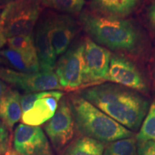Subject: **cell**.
<instances>
[{
	"label": "cell",
	"instance_id": "28",
	"mask_svg": "<svg viewBox=\"0 0 155 155\" xmlns=\"http://www.w3.org/2000/svg\"><path fill=\"white\" fill-rule=\"evenodd\" d=\"M154 78H155V68H154Z\"/></svg>",
	"mask_w": 155,
	"mask_h": 155
},
{
	"label": "cell",
	"instance_id": "18",
	"mask_svg": "<svg viewBox=\"0 0 155 155\" xmlns=\"http://www.w3.org/2000/svg\"><path fill=\"white\" fill-rule=\"evenodd\" d=\"M7 42L12 49L17 50L31 62L39 65L35 45L31 35L13 37L9 38Z\"/></svg>",
	"mask_w": 155,
	"mask_h": 155
},
{
	"label": "cell",
	"instance_id": "27",
	"mask_svg": "<svg viewBox=\"0 0 155 155\" xmlns=\"http://www.w3.org/2000/svg\"><path fill=\"white\" fill-rule=\"evenodd\" d=\"M5 155H17V154L15 152H13V151L10 150L8 153H7V154H5Z\"/></svg>",
	"mask_w": 155,
	"mask_h": 155
},
{
	"label": "cell",
	"instance_id": "4",
	"mask_svg": "<svg viewBox=\"0 0 155 155\" xmlns=\"http://www.w3.org/2000/svg\"><path fill=\"white\" fill-rule=\"evenodd\" d=\"M40 15L37 0H15L0 15V32L6 38L30 35Z\"/></svg>",
	"mask_w": 155,
	"mask_h": 155
},
{
	"label": "cell",
	"instance_id": "1",
	"mask_svg": "<svg viewBox=\"0 0 155 155\" xmlns=\"http://www.w3.org/2000/svg\"><path fill=\"white\" fill-rule=\"evenodd\" d=\"M81 97L129 130L139 129L149 108L144 97L120 85H98L83 91Z\"/></svg>",
	"mask_w": 155,
	"mask_h": 155
},
{
	"label": "cell",
	"instance_id": "7",
	"mask_svg": "<svg viewBox=\"0 0 155 155\" xmlns=\"http://www.w3.org/2000/svg\"><path fill=\"white\" fill-rule=\"evenodd\" d=\"M13 144L17 155H53L48 138L39 127L17 126Z\"/></svg>",
	"mask_w": 155,
	"mask_h": 155
},
{
	"label": "cell",
	"instance_id": "21",
	"mask_svg": "<svg viewBox=\"0 0 155 155\" xmlns=\"http://www.w3.org/2000/svg\"><path fill=\"white\" fill-rule=\"evenodd\" d=\"M44 5L68 13H77L81 11L85 0H40Z\"/></svg>",
	"mask_w": 155,
	"mask_h": 155
},
{
	"label": "cell",
	"instance_id": "19",
	"mask_svg": "<svg viewBox=\"0 0 155 155\" xmlns=\"http://www.w3.org/2000/svg\"><path fill=\"white\" fill-rule=\"evenodd\" d=\"M137 141L134 138H127L113 141L108 145L104 155H137Z\"/></svg>",
	"mask_w": 155,
	"mask_h": 155
},
{
	"label": "cell",
	"instance_id": "8",
	"mask_svg": "<svg viewBox=\"0 0 155 155\" xmlns=\"http://www.w3.org/2000/svg\"><path fill=\"white\" fill-rule=\"evenodd\" d=\"M45 130L57 150H61L73 139L74 119L71 105L66 99L61 101L57 111L45 127Z\"/></svg>",
	"mask_w": 155,
	"mask_h": 155
},
{
	"label": "cell",
	"instance_id": "14",
	"mask_svg": "<svg viewBox=\"0 0 155 155\" xmlns=\"http://www.w3.org/2000/svg\"><path fill=\"white\" fill-rule=\"evenodd\" d=\"M21 96L17 91L9 90L0 98V119L7 127H13L22 119Z\"/></svg>",
	"mask_w": 155,
	"mask_h": 155
},
{
	"label": "cell",
	"instance_id": "17",
	"mask_svg": "<svg viewBox=\"0 0 155 155\" xmlns=\"http://www.w3.org/2000/svg\"><path fill=\"white\" fill-rule=\"evenodd\" d=\"M104 151L102 142L86 137L77 139L70 145L65 155H104Z\"/></svg>",
	"mask_w": 155,
	"mask_h": 155
},
{
	"label": "cell",
	"instance_id": "24",
	"mask_svg": "<svg viewBox=\"0 0 155 155\" xmlns=\"http://www.w3.org/2000/svg\"><path fill=\"white\" fill-rule=\"evenodd\" d=\"M147 17L151 25L155 29V2H152L147 9Z\"/></svg>",
	"mask_w": 155,
	"mask_h": 155
},
{
	"label": "cell",
	"instance_id": "10",
	"mask_svg": "<svg viewBox=\"0 0 155 155\" xmlns=\"http://www.w3.org/2000/svg\"><path fill=\"white\" fill-rule=\"evenodd\" d=\"M106 81L138 91H148L144 78L134 64L122 56L111 57Z\"/></svg>",
	"mask_w": 155,
	"mask_h": 155
},
{
	"label": "cell",
	"instance_id": "20",
	"mask_svg": "<svg viewBox=\"0 0 155 155\" xmlns=\"http://www.w3.org/2000/svg\"><path fill=\"white\" fill-rule=\"evenodd\" d=\"M137 139L140 143L155 141V101L150 106L146 119L137 135Z\"/></svg>",
	"mask_w": 155,
	"mask_h": 155
},
{
	"label": "cell",
	"instance_id": "6",
	"mask_svg": "<svg viewBox=\"0 0 155 155\" xmlns=\"http://www.w3.org/2000/svg\"><path fill=\"white\" fill-rule=\"evenodd\" d=\"M84 44L66 52L57 63L56 75L63 88L75 89L85 83Z\"/></svg>",
	"mask_w": 155,
	"mask_h": 155
},
{
	"label": "cell",
	"instance_id": "13",
	"mask_svg": "<svg viewBox=\"0 0 155 155\" xmlns=\"http://www.w3.org/2000/svg\"><path fill=\"white\" fill-rule=\"evenodd\" d=\"M35 45L40 70L42 72L53 71L57 55L50 40L48 21L42 22L37 30Z\"/></svg>",
	"mask_w": 155,
	"mask_h": 155
},
{
	"label": "cell",
	"instance_id": "5",
	"mask_svg": "<svg viewBox=\"0 0 155 155\" xmlns=\"http://www.w3.org/2000/svg\"><path fill=\"white\" fill-rule=\"evenodd\" d=\"M0 79L29 93L49 91L63 88L57 75L53 71L24 73L0 68Z\"/></svg>",
	"mask_w": 155,
	"mask_h": 155
},
{
	"label": "cell",
	"instance_id": "25",
	"mask_svg": "<svg viewBox=\"0 0 155 155\" xmlns=\"http://www.w3.org/2000/svg\"><path fill=\"white\" fill-rule=\"evenodd\" d=\"M7 87L5 85V83L0 79V98L7 91Z\"/></svg>",
	"mask_w": 155,
	"mask_h": 155
},
{
	"label": "cell",
	"instance_id": "12",
	"mask_svg": "<svg viewBox=\"0 0 155 155\" xmlns=\"http://www.w3.org/2000/svg\"><path fill=\"white\" fill-rule=\"evenodd\" d=\"M49 35L56 55L65 53L77 32L74 20L68 16H57L48 21Z\"/></svg>",
	"mask_w": 155,
	"mask_h": 155
},
{
	"label": "cell",
	"instance_id": "3",
	"mask_svg": "<svg viewBox=\"0 0 155 155\" xmlns=\"http://www.w3.org/2000/svg\"><path fill=\"white\" fill-rule=\"evenodd\" d=\"M71 108L78 130L101 142L131 138L133 133L82 97L71 98Z\"/></svg>",
	"mask_w": 155,
	"mask_h": 155
},
{
	"label": "cell",
	"instance_id": "23",
	"mask_svg": "<svg viewBox=\"0 0 155 155\" xmlns=\"http://www.w3.org/2000/svg\"><path fill=\"white\" fill-rule=\"evenodd\" d=\"M137 155H155V141H148L141 143Z\"/></svg>",
	"mask_w": 155,
	"mask_h": 155
},
{
	"label": "cell",
	"instance_id": "9",
	"mask_svg": "<svg viewBox=\"0 0 155 155\" xmlns=\"http://www.w3.org/2000/svg\"><path fill=\"white\" fill-rule=\"evenodd\" d=\"M85 83L107 80L111 53L91 39L84 42Z\"/></svg>",
	"mask_w": 155,
	"mask_h": 155
},
{
	"label": "cell",
	"instance_id": "26",
	"mask_svg": "<svg viewBox=\"0 0 155 155\" xmlns=\"http://www.w3.org/2000/svg\"><path fill=\"white\" fill-rule=\"evenodd\" d=\"M6 42H7V38L4 36L3 34H2L1 32H0V49L5 45ZM1 61H4L2 60V58L0 57V62Z\"/></svg>",
	"mask_w": 155,
	"mask_h": 155
},
{
	"label": "cell",
	"instance_id": "2",
	"mask_svg": "<svg viewBox=\"0 0 155 155\" xmlns=\"http://www.w3.org/2000/svg\"><path fill=\"white\" fill-rule=\"evenodd\" d=\"M81 20L94 42L114 50L135 51L140 43V35L132 22L119 17L83 13Z\"/></svg>",
	"mask_w": 155,
	"mask_h": 155
},
{
	"label": "cell",
	"instance_id": "16",
	"mask_svg": "<svg viewBox=\"0 0 155 155\" xmlns=\"http://www.w3.org/2000/svg\"><path fill=\"white\" fill-rule=\"evenodd\" d=\"M0 57L15 69L24 73L40 72V65L31 62L17 50L8 48L0 50Z\"/></svg>",
	"mask_w": 155,
	"mask_h": 155
},
{
	"label": "cell",
	"instance_id": "22",
	"mask_svg": "<svg viewBox=\"0 0 155 155\" xmlns=\"http://www.w3.org/2000/svg\"><path fill=\"white\" fill-rule=\"evenodd\" d=\"M10 151V137L7 126L0 122V155H5Z\"/></svg>",
	"mask_w": 155,
	"mask_h": 155
},
{
	"label": "cell",
	"instance_id": "11",
	"mask_svg": "<svg viewBox=\"0 0 155 155\" xmlns=\"http://www.w3.org/2000/svg\"><path fill=\"white\" fill-rule=\"evenodd\" d=\"M61 91H50L48 96L36 101L33 106L22 116L24 124L38 127L49 121L55 115L58 108V102L63 97Z\"/></svg>",
	"mask_w": 155,
	"mask_h": 155
},
{
	"label": "cell",
	"instance_id": "15",
	"mask_svg": "<svg viewBox=\"0 0 155 155\" xmlns=\"http://www.w3.org/2000/svg\"><path fill=\"white\" fill-rule=\"evenodd\" d=\"M140 0H93L91 5L107 16L122 18L130 15Z\"/></svg>",
	"mask_w": 155,
	"mask_h": 155
}]
</instances>
